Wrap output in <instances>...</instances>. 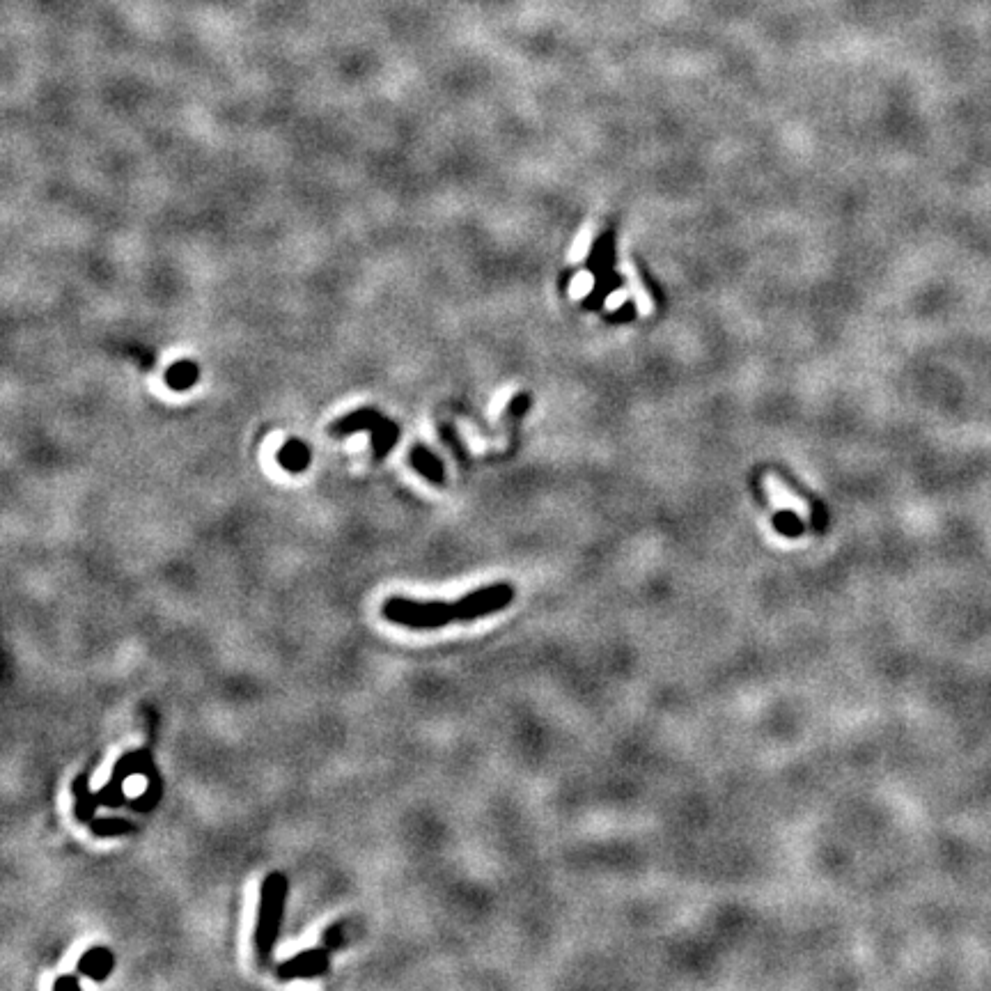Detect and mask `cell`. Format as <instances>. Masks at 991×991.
<instances>
[{
	"mask_svg": "<svg viewBox=\"0 0 991 991\" xmlns=\"http://www.w3.org/2000/svg\"><path fill=\"white\" fill-rule=\"evenodd\" d=\"M517 590L512 583H491L473 590L457 602H418L407 597H390L381 606V615L407 629H441L450 622H473L505 611L514 602Z\"/></svg>",
	"mask_w": 991,
	"mask_h": 991,
	"instance_id": "obj_1",
	"label": "cell"
},
{
	"mask_svg": "<svg viewBox=\"0 0 991 991\" xmlns=\"http://www.w3.org/2000/svg\"><path fill=\"white\" fill-rule=\"evenodd\" d=\"M285 897H287V877L280 875V872H271V875L262 881L260 916H257V930H255V946L260 950V955H269L273 946H276L280 923H283V914H285Z\"/></svg>",
	"mask_w": 991,
	"mask_h": 991,
	"instance_id": "obj_2",
	"label": "cell"
},
{
	"mask_svg": "<svg viewBox=\"0 0 991 991\" xmlns=\"http://www.w3.org/2000/svg\"><path fill=\"white\" fill-rule=\"evenodd\" d=\"M145 769H152V760L145 751L124 755V758L115 764V771H113L111 780H108L104 790L97 794L99 803H106V806H120V803L124 801L122 799L124 780H127L129 776H134V774H147Z\"/></svg>",
	"mask_w": 991,
	"mask_h": 991,
	"instance_id": "obj_3",
	"label": "cell"
},
{
	"mask_svg": "<svg viewBox=\"0 0 991 991\" xmlns=\"http://www.w3.org/2000/svg\"><path fill=\"white\" fill-rule=\"evenodd\" d=\"M329 950V948H326ZM326 950H303L292 959H287L278 966L280 980H296V978H317L329 971V953Z\"/></svg>",
	"mask_w": 991,
	"mask_h": 991,
	"instance_id": "obj_4",
	"label": "cell"
},
{
	"mask_svg": "<svg viewBox=\"0 0 991 991\" xmlns=\"http://www.w3.org/2000/svg\"><path fill=\"white\" fill-rule=\"evenodd\" d=\"M113 966H115V957L113 953L108 948H92L85 953L81 959H78V973L85 975V978H90V980H106L108 975H111L113 971Z\"/></svg>",
	"mask_w": 991,
	"mask_h": 991,
	"instance_id": "obj_5",
	"label": "cell"
},
{
	"mask_svg": "<svg viewBox=\"0 0 991 991\" xmlns=\"http://www.w3.org/2000/svg\"><path fill=\"white\" fill-rule=\"evenodd\" d=\"M72 792H74V813H76V819L78 822H92V817H95V810H97V803H99V797H95L92 794V790L88 787V776L81 774L78 778H74V783H72Z\"/></svg>",
	"mask_w": 991,
	"mask_h": 991,
	"instance_id": "obj_6",
	"label": "cell"
},
{
	"mask_svg": "<svg viewBox=\"0 0 991 991\" xmlns=\"http://www.w3.org/2000/svg\"><path fill=\"white\" fill-rule=\"evenodd\" d=\"M620 269H622L624 276H627V283H629V294L634 296V299H636V308H638V312H641V315H645V317H647V315H652V310H654L652 296H650V292L645 290V285L641 283V276H638V271H636L634 264L624 260V262L620 264Z\"/></svg>",
	"mask_w": 991,
	"mask_h": 991,
	"instance_id": "obj_7",
	"label": "cell"
},
{
	"mask_svg": "<svg viewBox=\"0 0 991 991\" xmlns=\"http://www.w3.org/2000/svg\"><path fill=\"white\" fill-rule=\"evenodd\" d=\"M90 831L99 838H115V836H127V833H136V826L127 822V819H92Z\"/></svg>",
	"mask_w": 991,
	"mask_h": 991,
	"instance_id": "obj_8",
	"label": "cell"
},
{
	"mask_svg": "<svg viewBox=\"0 0 991 991\" xmlns=\"http://www.w3.org/2000/svg\"><path fill=\"white\" fill-rule=\"evenodd\" d=\"M774 528L778 530L780 535L783 537H801L803 535V521L801 517L794 510H790V507H785V510H780L776 517H774Z\"/></svg>",
	"mask_w": 991,
	"mask_h": 991,
	"instance_id": "obj_9",
	"label": "cell"
},
{
	"mask_svg": "<svg viewBox=\"0 0 991 991\" xmlns=\"http://www.w3.org/2000/svg\"><path fill=\"white\" fill-rule=\"evenodd\" d=\"M595 232H597L595 223L585 225V228L579 232V237H576L572 251H569V257H567L569 262L576 264V262H583L585 257H588L590 248H592V241H595Z\"/></svg>",
	"mask_w": 991,
	"mask_h": 991,
	"instance_id": "obj_10",
	"label": "cell"
},
{
	"mask_svg": "<svg viewBox=\"0 0 991 991\" xmlns=\"http://www.w3.org/2000/svg\"><path fill=\"white\" fill-rule=\"evenodd\" d=\"M592 287H595V278H592V273L581 271V273H576L572 285H569V296H572L574 301H581L585 294L592 292Z\"/></svg>",
	"mask_w": 991,
	"mask_h": 991,
	"instance_id": "obj_11",
	"label": "cell"
},
{
	"mask_svg": "<svg viewBox=\"0 0 991 991\" xmlns=\"http://www.w3.org/2000/svg\"><path fill=\"white\" fill-rule=\"evenodd\" d=\"M342 941H345V932H342V923L331 925L329 930H326V934H324V946L329 948V950H335V948L342 946Z\"/></svg>",
	"mask_w": 991,
	"mask_h": 991,
	"instance_id": "obj_12",
	"label": "cell"
},
{
	"mask_svg": "<svg viewBox=\"0 0 991 991\" xmlns=\"http://www.w3.org/2000/svg\"><path fill=\"white\" fill-rule=\"evenodd\" d=\"M81 989V982H78L76 975H62L56 982H53V991H78Z\"/></svg>",
	"mask_w": 991,
	"mask_h": 991,
	"instance_id": "obj_13",
	"label": "cell"
},
{
	"mask_svg": "<svg viewBox=\"0 0 991 991\" xmlns=\"http://www.w3.org/2000/svg\"><path fill=\"white\" fill-rule=\"evenodd\" d=\"M627 296H629V290H615L611 296L606 299V308L608 310H618L620 306H624V301H627Z\"/></svg>",
	"mask_w": 991,
	"mask_h": 991,
	"instance_id": "obj_14",
	"label": "cell"
}]
</instances>
